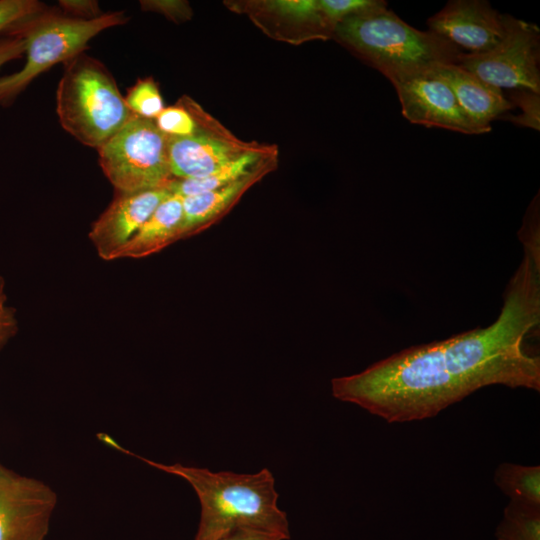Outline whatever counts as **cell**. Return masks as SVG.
Instances as JSON below:
<instances>
[{"label": "cell", "instance_id": "6da1fadb", "mask_svg": "<svg viewBox=\"0 0 540 540\" xmlns=\"http://www.w3.org/2000/svg\"><path fill=\"white\" fill-rule=\"evenodd\" d=\"M519 238L524 256L492 324L334 378L332 395L388 423H404L434 417L486 386L539 391L540 357L528 352L526 340L540 324V235Z\"/></svg>", "mask_w": 540, "mask_h": 540}, {"label": "cell", "instance_id": "7a4b0ae2", "mask_svg": "<svg viewBox=\"0 0 540 540\" xmlns=\"http://www.w3.org/2000/svg\"><path fill=\"white\" fill-rule=\"evenodd\" d=\"M332 37L392 84L457 63L462 52L434 32L407 24L387 6L345 18Z\"/></svg>", "mask_w": 540, "mask_h": 540}, {"label": "cell", "instance_id": "3957f363", "mask_svg": "<svg viewBox=\"0 0 540 540\" xmlns=\"http://www.w3.org/2000/svg\"><path fill=\"white\" fill-rule=\"evenodd\" d=\"M138 458L184 479L194 489L201 506L196 536L209 535L230 526L251 525L289 538L287 515L278 507L275 479L267 468L246 474L213 472L207 468Z\"/></svg>", "mask_w": 540, "mask_h": 540}, {"label": "cell", "instance_id": "277c9868", "mask_svg": "<svg viewBox=\"0 0 540 540\" xmlns=\"http://www.w3.org/2000/svg\"><path fill=\"white\" fill-rule=\"evenodd\" d=\"M56 111L65 131L96 149L133 115L112 74L84 52L64 63L56 92Z\"/></svg>", "mask_w": 540, "mask_h": 540}, {"label": "cell", "instance_id": "5b68a950", "mask_svg": "<svg viewBox=\"0 0 540 540\" xmlns=\"http://www.w3.org/2000/svg\"><path fill=\"white\" fill-rule=\"evenodd\" d=\"M128 21L124 11L105 12L83 20L46 9L12 27L4 35H19L26 45V62L16 73L0 77V105L11 102L41 73L83 53L100 32Z\"/></svg>", "mask_w": 540, "mask_h": 540}, {"label": "cell", "instance_id": "8992f818", "mask_svg": "<svg viewBox=\"0 0 540 540\" xmlns=\"http://www.w3.org/2000/svg\"><path fill=\"white\" fill-rule=\"evenodd\" d=\"M97 150L100 167L116 192L166 189L173 179L168 136L158 129L154 120L132 115Z\"/></svg>", "mask_w": 540, "mask_h": 540}, {"label": "cell", "instance_id": "52a82bcc", "mask_svg": "<svg viewBox=\"0 0 540 540\" xmlns=\"http://www.w3.org/2000/svg\"><path fill=\"white\" fill-rule=\"evenodd\" d=\"M505 33L490 50L461 52L457 63L499 89L540 93V31L537 25L504 14Z\"/></svg>", "mask_w": 540, "mask_h": 540}, {"label": "cell", "instance_id": "ba28073f", "mask_svg": "<svg viewBox=\"0 0 540 540\" xmlns=\"http://www.w3.org/2000/svg\"><path fill=\"white\" fill-rule=\"evenodd\" d=\"M57 494L43 481L0 469V540H45Z\"/></svg>", "mask_w": 540, "mask_h": 540}, {"label": "cell", "instance_id": "9c48e42d", "mask_svg": "<svg viewBox=\"0 0 540 540\" xmlns=\"http://www.w3.org/2000/svg\"><path fill=\"white\" fill-rule=\"evenodd\" d=\"M261 143L243 141L210 114L191 136L168 137V157L173 178H202Z\"/></svg>", "mask_w": 540, "mask_h": 540}, {"label": "cell", "instance_id": "30bf717a", "mask_svg": "<svg viewBox=\"0 0 540 540\" xmlns=\"http://www.w3.org/2000/svg\"><path fill=\"white\" fill-rule=\"evenodd\" d=\"M404 118L426 127L463 134H483L460 107L454 92L436 68L393 83Z\"/></svg>", "mask_w": 540, "mask_h": 540}, {"label": "cell", "instance_id": "8fae6325", "mask_svg": "<svg viewBox=\"0 0 540 540\" xmlns=\"http://www.w3.org/2000/svg\"><path fill=\"white\" fill-rule=\"evenodd\" d=\"M427 24L429 31L468 53L492 49L505 33L504 14L483 0L449 1Z\"/></svg>", "mask_w": 540, "mask_h": 540}, {"label": "cell", "instance_id": "7c38bea8", "mask_svg": "<svg viewBox=\"0 0 540 540\" xmlns=\"http://www.w3.org/2000/svg\"><path fill=\"white\" fill-rule=\"evenodd\" d=\"M171 192L165 188L134 193L116 192L91 225L88 237L99 257L111 261Z\"/></svg>", "mask_w": 540, "mask_h": 540}, {"label": "cell", "instance_id": "4fadbf2b", "mask_svg": "<svg viewBox=\"0 0 540 540\" xmlns=\"http://www.w3.org/2000/svg\"><path fill=\"white\" fill-rule=\"evenodd\" d=\"M469 119L482 131H491V122L514 108L501 89L489 85L456 63L438 66Z\"/></svg>", "mask_w": 540, "mask_h": 540}, {"label": "cell", "instance_id": "5bb4252c", "mask_svg": "<svg viewBox=\"0 0 540 540\" xmlns=\"http://www.w3.org/2000/svg\"><path fill=\"white\" fill-rule=\"evenodd\" d=\"M276 167L261 169L227 186L182 197L183 224L181 239L198 234L226 215L243 194Z\"/></svg>", "mask_w": 540, "mask_h": 540}, {"label": "cell", "instance_id": "9a60e30c", "mask_svg": "<svg viewBox=\"0 0 540 540\" xmlns=\"http://www.w3.org/2000/svg\"><path fill=\"white\" fill-rule=\"evenodd\" d=\"M182 224V197L170 193L136 234L116 253L115 259H138L160 252L181 240Z\"/></svg>", "mask_w": 540, "mask_h": 540}, {"label": "cell", "instance_id": "2e32d148", "mask_svg": "<svg viewBox=\"0 0 540 540\" xmlns=\"http://www.w3.org/2000/svg\"><path fill=\"white\" fill-rule=\"evenodd\" d=\"M278 154L276 145L261 143L255 150L242 155L205 177L173 178L166 189L180 197H186L221 188L242 180L261 169L277 167Z\"/></svg>", "mask_w": 540, "mask_h": 540}, {"label": "cell", "instance_id": "e0dca14e", "mask_svg": "<svg viewBox=\"0 0 540 540\" xmlns=\"http://www.w3.org/2000/svg\"><path fill=\"white\" fill-rule=\"evenodd\" d=\"M496 486L510 498L540 505V466L501 463L495 470Z\"/></svg>", "mask_w": 540, "mask_h": 540}, {"label": "cell", "instance_id": "ac0fdd59", "mask_svg": "<svg viewBox=\"0 0 540 540\" xmlns=\"http://www.w3.org/2000/svg\"><path fill=\"white\" fill-rule=\"evenodd\" d=\"M495 536L496 540H540V505L510 500Z\"/></svg>", "mask_w": 540, "mask_h": 540}, {"label": "cell", "instance_id": "d6986e66", "mask_svg": "<svg viewBox=\"0 0 540 540\" xmlns=\"http://www.w3.org/2000/svg\"><path fill=\"white\" fill-rule=\"evenodd\" d=\"M208 114L197 102L184 95L175 105L165 107L154 122L166 136L182 138L193 135Z\"/></svg>", "mask_w": 540, "mask_h": 540}, {"label": "cell", "instance_id": "ffe728a7", "mask_svg": "<svg viewBox=\"0 0 540 540\" xmlns=\"http://www.w3.org/2000/svg\"><path fill=\"white\" fill-rule=\"evenodd\" d=\"M125 103L135 116L155 120L165 108L158 84L152 77L138 79L128 89Z\"/></svg>", "mask_w": 540, "mask_h": 540}, {"label": "cell", "instance_id": "44dd1931", "mask_svg": "<svg viewBox=\"0 0 540 540\" xmlns=\"http://www.w3.org/2000/svg\"><path fill=\"white\" fill-rule=\"evenodd\" d=\"M507 98L513 106L522 110L519 115L504 114L499 119H505L517 126L540 130V93L528 89H514Z\"/></svg>", "mask_w": 540, "mask_h": 540}, {"label": "cell", "instance_id": "7402d4cb", "mask_svg": "<svg viewBox=\"0 0 540 540\" xmlns=\"http://www.w3.org/2000/svg\"><path fill=\"white\" fill-rule=\"evenodd\" d=\"M318 5L327 22L334 29L347 17L387 6L383 0H318Z\"/></svg>", "mask_w": 540, "mask_h": 540}, {"label": "cell", "instance_id": "603a6c76", "mask_svg": "<svg viewBox=\"0 0 540 540\" xmlns=\"http://www.w3.org/2000/svg\"><path fill=\"white\" fill-rule=\"evenodd\" d=\"M46 9L37 0H0V33L5 34L19 22Z\"/></svg>", "mask_w": 540, "mask_h": 540}, {"label": "cell", "instance_id": "cb8c5ba5", "mask_svg": "<svg viewBox=\"0 0 540 540\" xmlns=\"http://www.w3.org/2000/svg\"><path fill=\"white\" fill-rule=\"evenodd\" d=\"M276 532L251 525L230 526L215 533L196 536L193 540H286Z\"/></svg>", "mask_w": 540, "mask_h": 540}, {"label": "cell", "instance_id": "d4e9b609", "mask_svg": "<svg viewBox=\"0 0 540 540\" xmlns=\"http://www.w3.org/2000/svg\"><path fill=\"white\" fill-rule=\"evenodd\" d=\"M140 6L144 11L162 14L166 18L177 23L189 20L192 15L190 5L186 1L143 0L140 1Z\"/></svg>", "mask_w": 540, "mask_h": 540}, {"label": "cell", "instance_id": "484cf974", "mask_svg": "<svg viewBox=\"0 0 540 540\" xmlns=\"http://www.w3.org/2000/svg\"><path fill=\"white\" fill-rule=\"evenodd\" d=\"M58 4L64 15L77 19L92 20L104 13L95 0H60Z\"/></svg>", "mask_w": 540, "mask_h": 540}, {"label": "cell", "instance_id": "4316f807", "mask_svg": "<svg viewBox=\"0 0 540 540\" xmlns=\"http://www.w3.org/2000/svg\"><path fill=\"white\" fill-rule=\"evenodd\" d=\"M17 321L12 308L6 304L5 283L0 276V350L15 335Z\"/></svg>", "mask_w": 540, "mask_h": 540}, {"label": "cell", "instance_id": "83f0119b", "mask_svg": "<svg viewBox=\"0 0 540 540\" xmlns=\"http://www.w3.org/2000/svg\"><path fill=\"white\" fill-rule=\"evenodd\" d=\"M25 41L19 35L0 37V67L9 61L21 58L25 54Z\"/></svg>", "mask_w": 540, "mask_h": 540}, {"label": "cell", "instance_id": "f1b7e54d", "mask_svg": "<svg viewBox=\"0 0 540 540\" xmlns=\"http://www.w3.org/2000/svg\"><path fill=\"white\" fill-rule=\"evenodd\" d=\"M2 465L0 464V469H1Z\"/></svg>", "mask_w": 540, "mask_h": 540}]
</instances>
